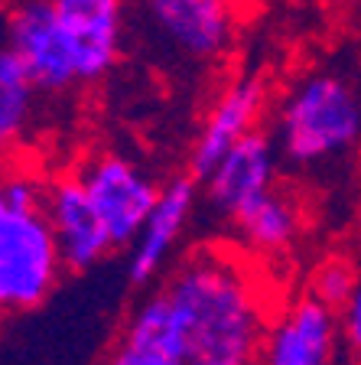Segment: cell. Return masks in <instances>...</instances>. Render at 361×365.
<instances>
[{"label":"cell","mask_w":361,"mask_h":365,"mask_svg":"<svg viewBox=\"0 0 361 365\" xmlns=\"http://www.w3.org/2000/svg\"><path fill=\"white\" fill-rule=\"evenodd\" d=\"M277 307L257 258L202 245L163 271L140 297L117 336L169 365H257Z\"/></svg>","instance_id":"1"},{"label":"cell","mask_w":361,"mask_h":365,"mask_svg":"<svg viewBox=\"0 0 361 365\" xmlns=\"http://www.w3.org/2000/svg\"><path fill=\"white\" fill-rule=\"evenodd\" d=\"M43 212L49 222V232H53L56 251H59L62 271L82 274L111 255V242H108L91 202L85 199L75 173L56 176L46 182Z\"/></svg>","instance_id":"9"},{"label":"cell","mask_w":361,"mask_h":365,"mask_svg":"<svg viewBox=\"0 0 361 365\" xmlns=\"http://www.w3.org/2000/svg\"><path fill=\"white\" fill-rule=\"evenodd\" d=\"M43 199L46 182L33 173H0V317L36 310L66 274Z\"/></svg>","instance_id":"2"},{"label":"cell","mask_w":361,"mask_h":365,"mask_svg":"<svg viewBox=\"0 0 361 365\" xmlns=\"http://www.w3.org/2000/svg\"><path fill=\"white\" fill-rule=\"evenodd\" d=\"M36 98L39 91L26 78L10 46L0 43V153H7L26 134L36 111Z\"/></svg>","instance_id":"14"},{"label":"cell","mask_w":361,"mask_h":365,"mask_svg":"<svg viewBox=\"0 0 361 365\" xmlns=\"http://www.w3.org/2000/svg\"><path fill=\"white\" fill-rule=\"evenodd\" d=\"M361 134L358 91L335 72H313L283 98L273 130L277 157L293 167H319L345 157Z\"/></svg>","instance_id":"3"},{"label":"cell","mask_w":361,"mask_h":365,"mask_svg":"<svg viewBox=\"0 0 361 365\" xmlns=\"http://www.w3.org/2000/svg\"><path fill=\"white\" fill-rule=\"evenodd\" d=\"M225 4H231V7H234V10H238V7H241V4H248V0H225Z\"/></svg>","instance_id":"19"},{"label":"cell","mask_w":361,"mask_h":365,"mask_svg":"<svg viewBox=\"0 0 361 365\" xmlns=\"http://www.w3.org/2000/svg\"><path fill=\"white\" fill-rule=\"evenodd\" d=\"M263 111V82L257 76H244L221 91L211 111L205 114V124L199 130V140L192 147V176H209V170L238 144L244 134L257 130Z\"/></svg>","instance_id":"12"},{"label":"cell","mask_w":361,"mask_h":365,"mask_svg":"<svg viewBox=\"0 0 361 365\" xmlns=\"http://www.w3.org/2000/svg\"><path fill=\"white\" fill-rule=\"evenodd\" d=\"M196 196H199L196 176H176L166 186H159L150 215L143 219L137 238L130 242V261H127L130 287H147L166 271V264H169L176 245L182 238V228L192 219Z\"/></svg>","instance_id":"10"},{"label":"cell","mask_w":361,"mask_h":365,"mask_svg":"<svg viewBox=\"0 0 361 365\" xmlns=\"http://www.w3.org/2000/svg\"><path fill=\"white\" fill-rule=\"evenodd\" d=\"M75 180L82 182V192L98 215L108 242H111V251L130 248L143 219L150 215L153 202H157V180L120 153L91 157L88 163L75 170Z\"/></svg>","instance_id":"5"},{"label":"cell","mask_w":361,"mask_h":365,"mask_svg":"<svg viewBox=\"0 0 361 365\" xmlns=\"http://www.w3.org/2000/svg\"><path fill=\"white\" fill-rule=\"evenodd\" d=\"M124 23L137 20L143 39L189 66H211L234 46L238 10L225 0H120Z\"/></svg>","instance_id":"4"},{"label":"cell","mask_w":361,"mask_h":365,"mask_svg":"<svg viewBox=\"0 0 361 365\" xmlns=\"http://www.w3.org/2000/svg\"><path fill=\"white\" fill-rule=\"evenodd\" d=\"M0 14H4V0H0Z\"/></svg>","instance_id":"20"},{"label":"cell","mask_w":361,"mask_h":365,"mask_svg":"<svg viewBox=\"0 0 361 365\" xmlns=\"http://www.w3.org/2000/svg\"><path fill=\"white\" fill-rule=\"evenodd\" d=\"M277 163L280 157L271 134H263V130L244 134L205 176L209 202L219 209L225 222L234 219L244 205H251L277 186Z\"/></svg>","instance_id":"11"},{"label":"cell","mask_w":361,"mask_h":365,"mask_svg":"<svg viewBox=\"0 0 361 365\" xmlns=\"http://www.w3.org/2000/svg\"><path fill=\"white\" fill-rule=\"evenodd\" d=\"M325 4H329V7H348L352 0H325Z\"/></svg>","instance_id":"18"},{"label":"cell","mask_w":361,"mask_h":365,"mask_svg":"<svg viewBox=\"0 0 361 365\" xmlns=\"http://www.w3.org/2000/svg\"><path fill=\"white\" fill-rule=\"evenodd\" d=\"M335 327H339V339L348 352L361 349V290H355L345 304L335 310Z\"/></svg>","instance_id":"16"},{"label":"cell","mask_w":361,"mask_h":365,"mask_svg":"<svg viewBox=\"0 0 361 365\" xmlns=\"http://www.w3.org/2000/svg\"><path fill=\"white\" fill-rule=\"evenodd\" d=\"M228 225L234 228L244 255H251V258H283L303 238V209L290 192L273 186L261 199L244 205L234 219H228Z\"/></svg>","instance_id":"13"},{"label":"cell","mask_w":361,"mask_h":365,"mask_svg":"<svg viewBox=\"0 0 361 365\" xmlns=\"http://www.w3.org/2000/svg\"><path fill=\"white\" fill-rule=\"evenodd\" d=\"M355 290H358V271H355L352 258H345V255H329V258H323L313 267L306 294L316 297L319 304H325L335 313Z\"/></svg>","instance_id":"15"},{"label":"cell","mask_w":361,"mask_h":365,"mask_svg":"<svg viewBox=\"0 0 361 365\" xmlns=\"http://www.w3.org/2000/svg\"><path fill=\"white\" fill-rule=\"evenodd\" d=\"M342 349L335 313L300 294L273 313L257 365H339Z\"/></svg>","instance_id":"8"},{"label":"cell","mask_w":361,"mask_h":365,"mask_svg":"<svg viewBox=\"0 0 361 365\" xmlns=\"http://www.w3.org/2000/svg\"><path fill=\"white\" fill-rule=\"evenodd\" d=\"M68 53L75 62L78 85L101 82L124 49V4L120 0H49Z\"/></svg>","instance_id":"7"},{"label":"cell","mask_w":361,"mask_h":365,"mask_svg":"<svg viewBox=\"0 0 361 365\" xmlns=\"http://www.w3.org/2000/svg\"><path fill=\"white\" fill-rule=\"evenodd\" d=\"M4 43L23 66L26 78L39 95H62L75 88V62L68 53V43L62 36L49 0H26L7 16Z\"/></svg>","instance_id":"6"},{"label":"cell","mask_w":361,"mask_h":365,"mask_svg":"<svg viewBox=\"0 0 361 365\" xmlns=\"http://www.w3.org/2000/svg\"><path fill=\"white\" fill-rule=\"evenodd\" d=\"M101 365H169V362H166L163 356H157V352L143 349V346H137V342L117 336V339L111 342V349L105 352Z\"/></svg>","instance_id":"17"}]
</instances>
